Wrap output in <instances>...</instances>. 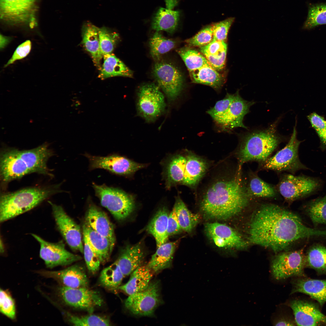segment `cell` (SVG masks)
I'll return each instance as SVG.
<instances>
[{"label":"cell","instance_id":"obj_33","mask_svg":"<svg viewBox=\"0 0 326 326\" xmlns=\"http://www.w3.org/2000/svg\"><path fill=\"white\" fill-rule=\"evenodd\" d=\"M179 16L177 11L161 8L153 19L152 28L156 31H164L172 33L177 26Z\"/></svg>","mask_w":326,"mask_h":326},{"label":"cell","instance_id":"obj_3","mask_svg":"<svg viewBox=\"0 0 326 326\" xmlns=\"http://www.w3.org/2000/svg\"><path fill=\"white\" fill-rule=\"evenodd\" d=\"M282 140L274 124L266 129L246 134L241 138L237 152L239 166L250 161H264Z\"/></svg>","mask_w":326,"mask_h":326},{"label":"cell","instance_id":"obj_27","mask_svg":"<svg viewBox=\"0 0 326 326\" xmlns=\"http://www.w3.org/2000/svg\"><path fill=\"white\" fill-rule=\"evenodd\" d=\"M83 235L99 257L101 263L109 259L113 249L110 240L92 229L85 223L83 227Z\"/></svg>","mask_w":326,"mask_h":326},{"label":"cell","instance_id":"obj_29","mask_svg":"<svg viewBox=\"0 0 326 326\" xmlns=\"http://www.w3.org/2000/svg\"><path fill=\"white\" fill-rule=\"evenodd\" d=\"M177 244V241L166 242L158 247L147 267L155 273L170 267Z\"/></svg>","mask_w":326,"mask_h":326},{"label":"cell","instance_id":"obj_16","mask_svg":"<svg viewBox=\"0 0 326 326\" xmlns=\"http://www.w3.org/2000/svg\"><path fill=\"white\" fill-rule=\"evenodd\" d=\"M89 160L90 169H103L113 174L122 175L133 174L144 165L117 154L106 156H95L85 154Z\"/></svg>","mask_w":326,"mask_h":326},{"label":"cell","instance_id":"obj_25","mask_svg":"<svg viewBox=\"0 0 326 326\" xmlns=\"http://www.w3.org/2000/svg\"><path fill=\"white\" fill-rule=\"evenodd\" d=\"M98 28L89 21L85 22L82 29V42L91 55L95 65L101 69L100 61L103 56L100 45Z\"/></svg>","mask_w":326,"mask_h":326},{"label":"cell","instance_id":"obj_13","mask_svg":"<svg viewBox=\"0 0 326 326\" xmlns=\"http://www.w3.org/2000/svg\"><path fill=\"white\" fill-rule=\"evenodd\" d=\"M58 292L61 299L67 305L91 312L104 303L99 292L88 287L73 288L62 286Z\"/></svg>","mask_w":326,"mask_h":326},{"label":"cell","instance_id":"obj_37","mask_svg":"<svg viewBox=\"0 0 326 326\" xmlns=\"http://www.w3.org/2000/svg\"><path fill=\"white\" fill-rule=\"evenodd\" d=\"M251 174L246 186L247 192L251 197L269 198L276 196V192L273 186L256 174Z\"/></svg>","mask_w":326,"mask_h":326},{"label":"cell","instance_id":"obj_19","mask_svg":"<svg viewBox=\"0 0 326 326\" xmlns=\"http://www.w3.org/2000/svg\"><path fill=\"white\" fill-rule=\"evenodd\" d=\"M294 315L295 321L299 326L326 325V316L318 306L307 300L296 299L289 304Z\"/></svg>","mask_w":326,"mask_h":326},{"label":"cell","instance_id":"obj_22","mask_svg":"<svg viewBox=\"0 0 326 326\" xmlns=\"http://www.w3.org/2000/svg\"><path fill=\"white\" fill-rule=\"evenodd\" d=\"M292 285L291 294L299 292L308 295L321 307L326 302V279L300 277L294 280Z\"/></svg>","mask_w":326,"mask_h":326},{"label":"cell","instance_id":"obj_47","mask_svg":"<svg viewBox=\"0 0 326 326\" xmlns=\"http://www.w3.org/2000/svg\"><path fill=\"white\" fill-rule=\"evenodd\" d=\"M84 245L83 252L84 259L88 271L92 274L98 270L101 262L93 250L86 237L83 235Z\"/></svg>","mask_w":326,"mask_h":326},{"label":"cell","instance_id":"obj_2","mask_svg":"<svg viewBox=\"0 0 326 326\" xmlns=\"http://www.w3.org/2000/svg\"><path fill=\"white\" fill-rule=\"evenodd\" d=\"M240 174L217 179L205 190L200 205L206 216L226 219L237 215L246 206L251 197Z\"/></svg>","mask_w":326,"mask_h":326},{"label":"cell","instance_id":"obj_36","mask_svg":"<svg viewBox=\"0 0 326 326\" xmlns=\"http://www.w3.org/2000/svg\"><path fill=\"white\" fill-rule=\"evenodd\" d=\"M173 209L182 230L190 232L198 223L199 215L191 212L179 197L177 198Z\"/></svg>","mask_w":326,"mask_h":326},{"label":"cell","instance_id":"obj_42","mask_svg":"<svg viewBox=\"0 0 326 326\" xmlns=\"http://www.w3.org/2000/svg\"><path fill=\"white\" fill-rule=\"evenodd\" d=\"M306 211L314 224H326V195L311 201L307 206Z\"/></svg>","mask_w":326,"mask_h":326},{"label":"cell","instance_id":"obj_11","mask_svg":"<svg viewBox=\"0 0 326 326\" xmlns=\"http://www.w3.org/2000/svg\"><path fill=\"white\" fill-rule=\"evenodd\" d=\"M153 74L169 100H175L183 88V78L180 71L172 64L158 60L154 65Z\"/></svg>","mask_w":326,"mask_h":326},{"label":"cell","instance_id":"obj_32","mask_svg":"<svg viewBox=\"0 0 326 326\" xmlns=\"http://www.w3.org/2000/svg\"><path fill=\"white\" fill-rule=\"evenodd\" d=\"M103 57L104 62L99 75L101 79L117 76L133 77V72L113 54H107Z\"/></svg>","mask_w":326,"mask_h":326},{"label":"cell","instance_id":"obj_48","mask_svg":"<svg viewBox=\"0 0 326 326\" xmlns=\"http://www.w3.org/2000/svg\"><path fill=\"white\" fill-rule=\"evenodd\" d=\"M0 311L3 315L11 319L15 318L16 308L14 301L6 291L0 289Z\"/></svg>","mask_w":326,"mask_h":326},{"label":"cell","instance_id":"obj_1","mask_svg":"<svg viewBox=\"0 0 326 326\" xmlns=\"http://www.w3.org/2000/svg\"><path fill=\"white\" fill-rule=\"evenodd\" d=\"M248 239L251 243L270 249L282 251L301 239L326 237V230L306 226L296 215L271 204L262 205L250 222Z\"/></svg>","mask_w":326,"mask_h":326},{"label":"cell","instance_id":"obj_49","mask_svg":"<svg viewBox=\"0 0 326 326\" xmlns=\"http://www.w3.org/2000/svg\"><path fill=\"white\" fill-rule=\"evenodd\" d=\"M235 18L231 17L213 24V39L225 42Z\"/></svg>","mask_w":326,"mask_h":326},{"label":"cell","instance_id":"obj_9","mask_svg":"<svg viewBox=\"0 0 326 326\" xmlns=\"http://www.w3.org/2000/svg\"><path fill=\"white\" fill-rule=\"evenodd\" d=\"M139 115L148 122L155 121L164 112V96L157 86L147 84L139 89L137 103Z\"/></svg>","mask_w":326,"mask_h":326},{"label":"cell","instance_id":"obj_26","mask_svg":"<svg viewBox=\"0 0 326 326\" xmlns=\"http://www.w3.org/2000/svg\"><path fill=\"white\" fill-rule=\"evenodd\" d=\"M186 162L183 184L193 187L205 174L208 168L206 161L191 152L186 156Z\"/></svg>","mask_w":326,"mask_h":326},{"label":"cell","instance_id":"obj_6","mask_svg":"<svg viewBox=\"0 0 326 326\" xmlns=\"http://www.w3.org/2000/svg\"><path fill=\"white\" fill-rule=\"evenodd\" d=\"M39 0H0V18L11 25L37 24V15Z\"/></svg>","mask_w":326,"mask_h":326},{"label":"cell","instance_id":"obj_45","mask_svg":"<svg viewBox=\"0 0 326 326\" xmlns=\"http://www.w3.org/2000/svg\"><path fill=\"white\" fill-rule=\"evenodd\" d=\"M235 94L227 93L223 99L216 102L215 106L207 111L216 123L226 113L233 101Z\"/></svg>","mask_w":326,"mask_h":326},{"label":"cell","instance_id":"obj_30","mask_svg":"<svg viewBox=\"0 0 326 326\" xmlns=\"http://www.w3.org/2000/svg\"><path fill=\"white\" fill-rule=\"evenodd\" d=\"M169 215L166 208L164 207L161 208L146 227L147 232L155 238L157 248L166 242L168 239L167 228Z\"/></svg>","mask_w":326,"mask_h":326},{"label":"cell","instance_id":"obj_40","mask_svg":"<svg viewBox=\"0 0 326 326\" xmlns=\"http://www.w3.org/2000/svg\"><path fill=\"white\" fill-rule=\"evenodd\" d=\"M177 51L184 62L189 72L210 64L203 54L195 50L185 47L178 49Z\"/></svg>","mask_w":326,"mask_h":326},{"label":"cell","instance_id":"obj_56","mask_svg":"<svg viewBox=\"0 0 326 326\" xmlns=\"http://www.w3.org/2000/svg\"><path fill=\"white\" fill-rule=\"evenodd\" d=\"M320 139L321 147L326 149V129L318 135Z\"/></svg>","mask_w":326,"mask_h":326},{"label":"cell","instance_id":"obj_52","mask_svg":"<svg viewBox=\"0 0 326 326\" xmlns=\"http://www.w3.org/2000/svg\"><path fill=\"white\" fill-rule=\"evenodd\" d=\"M227 50L215 55H206L209 64L217 71L222 70L225 65Z\"/></svg>","mask_w":326,"mask_h":326},{"label":"cell","instance_id":"obj_12","mask_svg":"<svg viewBox=\"0 0 326 326\" xmlns=\"http://www.w3.org/2000/svg\"><path fill=\"white\" fill-rule=\"evenodd\" d=\"M320 186L316 179L305 176L287 174L280 180L278 191L286 200L292 201L308 196L316 190Z\"/></svg>","mask_w":326,"mask_h":326},{"label":"cell","instance_id":"obj_46","mask_svg":"<svg viewBox=\"0 0 326 326\" xmlns=\"http://www.w3.org/2000/svg\"><path fill=\"white\" fill-rule=\"evenodd\" d=\"M213 26L212 24L205 27L185 42L190 46L200 47L208 44L213 39Z\"/></svg>","mask_w":326,"mask_h":326},{"label":"cell","instance_id":"obj_35","mask_svg":"<svg viewBox=\"0 0 326 326\" xmlns=\"http://www.w3.org/2000/svg\"><path fill=\"white\" fill-rule=\"evenodd\" d=\"M186 162V156L177 155L173 157L168 164L166 171V186L182 184Z\"/></svg>","mask_w":326,"mask_h":326},{"label":"cell","instance_id":"obj_31","mask_svg":"<svg viewBox=\"0 0 326 326\" xmlns=\"http://www.w3.org/2000/svg\"><path fill=\"white\" fill-rule=\"evenodd\" d=\"M217 71L209 64L190 71L189 73L193 83L206 85L218 90L222 87L225 79Z\"/></svg>","mask_w":326,"mask_h":326},{"label":"cell","instance_id":"obj_10","mask_svg":"<svg viewBox=\"0 0 326 326\" xmlns=\"http://www.w3.org/2000/svg\"><path fill=\"white\" fill-rule=\"evenodd\" d=\"M161 302L159 283L154 281L144 290L129 296L125 305L133 314L145 316L152 315Z\"/></svg>","mask_w":326,"mask_h":326},{"label":"cell","instance_id":"obj_54","mask_svg":"<svg viewBox=\"0 0 326 326\" xmlns=\"http://www.w3.org/2000/svg\"><path fill=\"white\" fill-rule=\"evenodd\" d=\"M178 221L174 209L169 214L167 228V233L169 236L177 234L182 231Z\"/></svg>","mask_w":326,"mask_h":326},{"label":"cell","instance_id":"obj_50","mask_svg":"<svg viewBox=\"0 0 326 326\" xmlns=\"http://www.w3.org/2000/svg\"><path fill=\"white\" fill-rule=\"evenodd\" d=\"M200 48V52L204 56L215 55L227 50V45L225 42L213 40L208 44Z\"/></svg>","mask_w":326,"mask_h":326},{"label":"cell","instance_id":"obj_28","mask_svg":"<svg viewBox=\"0 0 326 326\" xmlns=\"http://www.w3.org/2000/svg\"><path fill=\"white\" fill-rule=\"evenodd\" d=\"M153 271L147 266H141L131 274L129 281L118 288L129 296L141 292L146 289L150 283Z\"/></svg>","mask_w":326,"mask_h":326},{"label":"cell","instance_id":"obj_34","mask_svg":"<svg viewBox=\"0 0 326 326\" xmlns=\"http://www.w3.org/2000/svg\"><path fill=\"white\" fill-rule=\"evenodd\" d=\"M306 267L311 268L319 275H326V246L315 244L305 254Z\"/></svg>","mask_w":326,"mask_h":326},{"label":"cell","instance_id":"obj_39","mask_svg":"<svg viewBox=\"0 0 326 326\" xmlns=\"http://www.w3.org/2000/svg\"><path fill=\"white\" fill-rule=\"evenodd\" d=\"M308 8V15L302 29L310 30L318 26L326 24V3H309Z\"/></svg>","mask_w":326,"mask_h":326},{"label":"cell","instance_id":"obj_8","mask_svg":"<svg viewBox=\"0 0 326 326\" xmlns=\"http://www.w3.org/2000/svg\"><path fill=\"white\" fill-rule=\"evenodd\" d=\"M305 254L303 249L281 253L273 259L271 269L273 277L277 280L291 277H306Z\"/></svg>","mask_w":326,"mask_h":326},{"label":"cell","instance_id":"obj_7","mask_svg":"<svg viewBox=\"0 0 326 326\" xmlns=\"http://www.w3.org/2000/svg\"><path fill=\"white\" fill-rule=\"evenodd\" d=\"M296 124V123L292 134L286 145L274 155L261 163L263 169L293 173L300 169L307 168L299 158L298 149L301 141L297 138Z\"/></svg>","mask_w":326,"mask_h":326},{"label":"cell","instance_id":"obj_43","mask_svg":"<svg viewBox=\"0 0 326 326\" xmlns=\"http://www.w3.org/2000/svg\"><path fill=\"white\" fill-rule=\"evenodd\" d=\"M68 321L74 326H109L110 322L107 318L90 314L78 316L69 313L66 314Z\"/></svg>","mask_w":326,"mask_h":326},{"label":"cell","instance_id":"obj_23","mask_svg":"<svg viewBox=\"0 0 326 326\" xmlns=\"http://www.w3.org/2000/svg\"><path fill=\"white\" fill-rule=\"evenodd\" d=\"M86 224L108 239L113 247L115 238L113 226L106 214L93 205L90 206L85 216Z\"/></svg>","mask_w":326,"mask_h":326},{"label":"cell","instance_id":"obj_55","mask_svg":"<svg viewBox=\"0 0 326 326\" xmlns=\"http://www.w3.org/2000/svg\"><path fill=\"white\" fill-rule=\"evenodd\" d=\"M296 324L295 321H294L290 319L282 318L276 321L275 325L276 326H294Z\"/></svg>","mask_w":326,"mask_h":326},{"label":"cell","instance_id":"obj_38","mask_svg":"<svg viewBox=\"0 0 326 326\" xmlns=\"http://www.w3.org/2000/svg\"><path fill=\"white\" fill-rule=\"evenodd\" d=\"M124 277L115 261L102 271L99 281L104 287L109 290H116L118 289Z\"/></svg>","mask_w":326,"mask_h":326},{"label":"cell","instance_id":"obj_14","mask_svg":"<svg viewBox=\"0 0 326 326\" xmlns=\"http://www.w3.org/2000/svg\"><path fill=\"white\" fill-rule=\"evenodd\" d=\"M32 235L39 243L40 256L48 268L68 265L82 259L80 256L67 251L62 241L52 243L35 234H32Z\"/></svg>","mask_w":326,"mask_h":326},{"label":"cell","instance_id":"obj_5","mask_svg":"<svg viewBox=\"0 0 326 326\" xmlns=\"http://www.w3.org/2000/svg\"><path fill=\"white\" fill-rule=\"evenodd\" d=\"M96 195L100 199L101 205L107 209L118 220L126 218L135 207L133 197L118 188L104 184L98 185L93 183Z\"/></svg>","mask_w":326,"mask_h":326},{"label":"cell","instance_id":"obj_18","mask_svg":"<svg viewBox=\"0 0 326 326\" xmlns=\"http://www.w3.org/2000/svg\"><path fill=\"white\" fill-rule=\"evenodd\" d=\"M1 164L5 177L12 181L31 173L28 161L22 150L6 148L2 150Z\"/></svg>","mask_w":326,"mask_h":326},{"label":"cell","instance_id":"obj_21","mask_svg":"<svg viewBox=\"0 0 326 326\" xmlns=\"http://www.w3.org/2000/svg\"><path fill=\"white\" fill-rule=\"evenodd\" d=\"M254 103L253 101L243 99L237 91L235 94L234 99L227 112L216 123L225 130L230 131L238 127L247 129L243 124V118L249 112L251 106Z\"/></svg>","mask_w":326,"mask_h":326},{"label":"cell","instance_id":"obj_17","mask_svg":"<svg viewBox=\"0 0 326 326\" xmlns=\"http://www.w3.org/2000/svg\"><path fill=\"white\" fill-rule=\"evenodd\" d=\"M205 228L207 236L218 247L241 249L248 246L247 242L241 234L225 224L208 223Z\"/></svg>","mask_w":326,"mask_h":326},{"label":"cell","instance_id":"obj_15","mask_svg":"<svg viewBox=\"0 0 326 326\" xmlns=\"http://www.w3.org/2000/svg\"><path fill=\"white\" fill-rule=\"evenodd\" d=\"M56 227L69 247L83 253L84 246L79 226L66 213L63 208L49 201Z\"/></svg>","mask_w":326,"mask_h":326},{"label":"cell","instance_id":"obj_53","mask_svg":"<svg viewBox=\"0 0 326 326\" xmlns=\"http://www.w3.org/2000/svg\"><path fill=\"white\" fill-rule=\"evenodd\" d=\"M307 118L318 136L326 129V120L323 117L313 112L308 115Z\"/></svg>","mask_w":326,"mask_h":326},{"label":"cell","instance_id":"obj_58","mask_svg":"<svg viewBox=\"0 0 326 326\" xmlns=\"http://www.w3.org/2000/svg\"><path fill=\"white\" fill-rule=\"evenodd\" d=\"M10 38L6 37L1 34L0 36V48H3L10 41Z\"/></svg>","mask_w":326,"mask_h":326},{"label":"cell","instance_id":"obj_44","mask_svg":"<svg viewBox=\"0 0 326 326\" xmlns=\"http://www.w3.org/2000/svg\"><path fill=\"white\" fill-rule=\"evenodd\" d=\"M100 49L103 56L111 53L116 45L118 34L105 27L98 28Z\"/></svg>","mask_w":326,"mask_h":326},{"label":"cell","instance_id":"obj_57","mask_svg":"<svg viewBox=\"0 0 326 326\" xmlns=\"http://www.w3.org/2000/svg\"><path fill=\"white\" fill-rule=\"evenodd\" d=\"M166 8L171 10L177 5V0H165Z\"/></svg>","mask_w":326,"mask_h":326},{"label":"cell","instance_id":"obj_51","mask_svg":"<svg viewBox=\"0 0 326 326\" xmlns=\"http://www.w3.org/2000/svg\"><path fill=\"white\" fill-rule=\"evenodd\" d=\"M31 47V43L28 40L19 45L16 49L12 57L5 65L4 67L13 64L16 61L25 57L30 53Z\"/></svg>","mask_w":326,"mask_h":326},{"label":"cell","instance_id":"obj_20","mask_svg":"<svg viewBox=\"0 0 326 326\" xmlns=\"http://www.w3.org/2000/svg\"><path fill=\"white\" fill-rule=\"evenodd\" d=\"M37 273L46 277L53 278L62 286L73 288L88 287L89 282L84 268L75 264L57 271H39Z\"/></svg>","mask_w":326,"mask_h":326},{"label":"cell","instance_id":"obj_59","mask_svg":"<svg viewBox=\"0 0 326 326\" xmlns=\"http://www.w3.org/2000/svg\"><path fill=\"white\" fill-rule=\"evenodd\" d=\"M0 252L1 253H3L4 252V246L3 245V244L2 243V242L1 241V242H0Z\"/></svg>","mask_w":326,"mask_h":326},{"label":"cell","instance_id":"obj_41","mask_svg":"<svg viewBox=\"0 0 326 326\" xmlns=\"http://www.w3.org/2000/svg\"><path fill=\"white\" fill-rule=\"evenodd\" d=\"M175 44L173 40L166 38L156 31L150 40V54L154 59L158 61L162 55L173 49Z\"/></svg>","mask_w":326,"mask_h":326},{"label":"cell","instance_id":"obj_24","mask_svg":"<svg viewBox=\"0 0 326 326\" xmlns=\"http://www.w3.org/2000/svg\"><path fill=\"white\" fill-rule=\"evenodd\" d=\"M144 257V251L139 242L126 246L116 261L125 277L142 266Z\"/></svg>","mask_w":326,"mask_h":326},{"label":"cell","instance_id":"obj_4","mask_svg":"<svg viewBox=\"0 0 326 326\" xmlns=\"http://www.w3.org/2000/svg\"><path fill=\"white\" fill-rule=\"evenodd\" d=\"M59 191L56 187H36L2 194L0 198V222L30 210Z\"/></svg>","mask_w":326,"mask_h":326}]
</instances>
